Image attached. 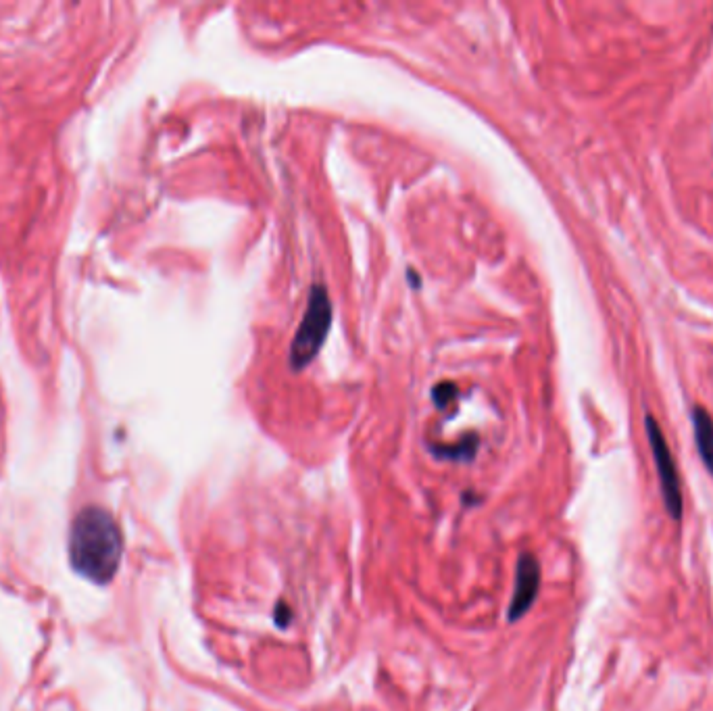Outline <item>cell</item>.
Segmentation results:
<instances>
[{"label":"cell","mask_w":713,"mask_h":711,"mask_svg":"<svg viewBox=\"0 0 713 711\" xmlns=\"http://www.w3.org/2000/svg\"><path fill=\"white\" fill-rule=\"evenodd\" d=\"M693 430L699 455L709 474H713V418L703 407L693 409Z\"/></svg>","instance_id":"cell-5"},{"label":"cell","mask_w":713,"mask_h":711,"mask_svg":"<svg viewBox=\"0 0 713 711\" xmlns=\"http://www.w3.org/2000/svg\"><path fill=\"white\" fill-rule=\"evenodd\" d=\"M538 563L534 557H524L520 561V572H518V588H515V599H513V616H520L530 607V603L536 597L538 591Z\"/></svg>","instance_id":"cell-4"},{"label":"cell","mask_w":713,"mask_h":711,"mask_svg":"<svg viewBox=\"0 0 713 711\" xmlns=\"http://www.w3.org/2000/svg\"><path fill=\"white\" fill-rule=\"evenodd\" d=\"M69 563L82 578L109 584L119 570L124 536L111 513L103 507H84L69 528Z\"/></svg>","instance_id":"cell-1"},{"label":"cell","mask_w":713,"mask_h":711,"mask_svg":"<svg viewBox=\"0 0 713 711\" xmlns=\"http://www.w3.org/2000/svg\"><path fill=\"white\" fill-rule=\"evenodd\" d=\"M332 324V305L328 299V292L322 286H315L311 290V299L303 317V324L297 330V336L292 340L290 347V361L294 367L307 365L317 353L319 347L330 330Z\"/></svg>","instance_id":"cell-2"},{"label":"cell","mask_w":713,"mask_h":711,"mask_svg":"<svg viewBox=\"0 0 713 711\" xmlns=\"http://www.w3.org/2000/svg\"><path fill=\"white\" fill-rule=\"evenodd\" d=\"M645 424H647L649 445L653 451L655 468H657V476H659L663 505H666V511L670 513V518L680 520L682 511H684V499H682V486H680V476H678L674 455H672L668 440H666V436H663L653 415H647Z\"/></svg>","instance_id":"cell-3"}]
</instances>
